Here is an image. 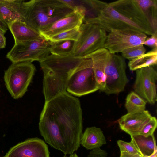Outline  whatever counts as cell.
<instances>
[{
  "label": "cell",
  "mask_w": 157,
  "mask_h": 157,
  "mask_svg": "<svg viewBox=\"0 0 157 157\" xmlns=\"http://www.w3.org/2000/svg\"><path fill=\"white\" fill-rule=\"evenodd\" d=\"M95 15L85 18L106 32L133 29L146 35L154 32L150 21L136 0H119L109 3L97 0H85Z\"/></svg>",
  "instance_id": "obj_1"
},
{
  "label": "cell",
  "mask_w": 157,
  "mask_h": 157,
  "mask_svg": "<svg viewBox=\"0 0 157 157\" xmlns=\"http://www.w3.org/2000/svg\"><path fill=\"white\" fill-rule=\"evenodd\" d=\"M44 104L55 117L58 141L62 151L66 155L73 154L80 146L83 133L82 111L78 99L67 92Z\"/></svg>",
  "instance_id": "obj_2"
},
{
  "label": "cell",
  "mask_w": 157,
  "mask_h": 157,
  "mask_svg": "<svg viewBox=\"0 0 157 157\" xmlns=\"http://www.w3.org/2000/svg\"><path fill=\"white\" fill-rule=\"evenodd\" d=\"M84 58L72 55H49L39 62L43 72V92L45 103L66 92L71 75Z\"/></svg>",
  "instance_id": "obj_3"
},
{
  "label": "cell",
  "mask_w": 157,
  "mask_h": 157,
  "mask_svg": "<svg viewBox=\"0 0 157 157\" xmlns=\"http://www.w3.org/2000/svg\"><path fill=\"white\" fill-rule=\"evenodd\" d=\"M74 10L61 0H31L23 2L24 22L39 33Z\"/></svg>",
  "instance_id": "obj_4"
},
{
  "label": "cell",
  "mask_w": 157,
  "mask_h": 157,
  "mask_svg": "<svg viewBox=\"0 0 157 157\" xmlns=\"http://www.w3.org/2000/svg\"><path fill=\"white\" fill-rule=\"evenodd\" d=\"M36 71L31 62L12 63L4 71L5 85L15 99L22 98L28 90Z\"/></svg>",
  "instance_id": "obj_5"
},
{
  "label": "cell",
  "mask_w": 157,
  "mask_h": 157,
  "mask_svg": "<svg viewBox=\"0 0 157 157\" xmlns=\"http://www.w3.org/2000/svg\"><path fill=\"white\" fill-rule=\"evenodd\" d=\"M80 34L75 41L72 55L83 57L104 48L106 39V32L97 25L84 21L80 26Z\"/></svg>",
  "instance_id": "obj_6"
},
{
  "label": "cell",
  "mask_w": 157,
  "mask_h": 157,
  "mask_svg": "<svg viewBox=\"0 0 157 157\" xmlns=\"http://www.w3.org/2000/svg\"><path fill=\"white\" fill-rule=\"evenodd\" d=\"M98 90L92 60L84 58L70 77L66 91L75 96H81Z\"/></svg>",
  "instance_id": "obj_7"
},
{
  "label": "cell",
  "mask_w": 157,
  "mask_h": 157,
  "mask_svg": "<svg viewBox=\"0 0 157 157\" xmlns=\"http://www.w3.org/2000/svg\"><path fill=\"white\" fill-rule=\"evenodd\" d=\"M50 42L43 38L15 43L6 57L12 63L40 60L50 53Z\"/></svg>",
  "instance_id": "obj_8"
},
{
  "label": "cell",
  "mask_w": 157,
  "mask_h": 157,
  "mask_svg": "<svg viewBox=\"0 0 157 157\" xmlns=\"http://www.w3.org/2000/svg\"><path fill=\"white\" fill-rule=\"evenodd\" d=\"M126 64L122 56L110 52L106 60L105 88L103 92L107 94L123 91L128 82L126 70Z\"/></svg>",
  "instance_id": "obj_9"
},
{
  "label": "cell",
  "mask_w": 157,
  "mask_h": 157,
  "mask_svg": "<svg viewBox=\"0 0 157 157\" xmlns=\"http://www.w3.org/2000/svg\"><path fill=\"white\" fill-rule=\"evenodd\" d=\"M147 38L145 34L135 29L113 30L107 35L104 48L111 54L121 53L127 49L143 44Z\"/></svg>",
  "instance_id": "obj_10"
},
{
  "label": "cell",
  "mask_w": 157,
  "mask_h": 157,
  "mask_svg": "<svg viewBox=\"0 0 157 157\" xmlns=\"http://www.w3.org/2000/svg\"><path fill=\"white\" fill-rule=\"evenodd\" d=\"M136 71V78L133 87L135 92L146 102L154 104L157 100L156 71L152 66Z\"/></svg>",
  "instance_id": "obj_11"
},
{
  "label": "cell",
  "mask_w": 157,
  "mask_h": 157,
  "mask_svg": "<svg viewBox=\"0 0 157 157\" xmlns=\"http://www.w3.org/2000/svg\"><path fill=\"white\" fill-rule=\"evenodd\" d=\"M86 13V8L83 3L75 8L73 12L57 21L49 28L39 33L42 37L48 40L54 35L81 26Z\"/></svg>",
  "instance_id": "obj_12"
},
{
  "label": "cell",
  "mask_w": 157,
  "mask_h": 157,
  "mask_svg": "<svg viewBox=\"0 0 157 157\" xmlns=\"http://www.w3.org/2000/svg\"><path fill=\"white\" fill-rule=\"evenodd\" d=\"M2 157H50L45 142L38 138H32L19 143L11 147Z\"/></svg>",
  "instance_id": "obj_13"
},
{
  "label": "cell",
  "mask_w": 157,
  "mask_h": 157,
  "mask_svg": "<svg viewBox=\"0 0 157 157\" xmlns=\"http://www.w3.org/2000/svg\"><path fill=\"white\" fill-rule=\"evenodd\" d=\"M151 116L147 110L136 113H128L118 120L120 128L131 136L139 134L144 126Z\"/></svg>",
  "instance_id": "obj_14"
},
{
  "label": "cell",
  "mask_w": 157,
  "mask_h": 157,
  "mask_svg": "<svg viewBox=\"0 0 157 157\" xmlns=\"http://www.w3.org/2000/svg\"><path fill=\"white\" fill-rule=\"evenodd\" d=\"M110 52L103 48L83 57L90 58L92 61L93 69L99 90L103 91L105 89L106 76L105 67L107 58Z\"/></svg>",
  "instance_id": "obj_15"
},
{
  "label": "cell",
  "mask_w": 157,
  "mask_h": 157,
  "mask_svg": "<svg viewBox=\"0 0 157 157\" xmlns=\"http://www.w3.org/2000/svg\"><path fill=\"white\" fill-rule=\"evenodd\" d=\"M23 0H0V17L7 25L16 21L24 22Z\"/></svg>",
  "instance_id": "obj_16"
},
{
  "label": "cell",
  "mask_w": 157,
  "mask_h": 157,
  "mask_svg": "<svg viewBox=\"0 0 157 157\" xmlns=\"http://www.w3.org/2000/svg\"><path fill=\"white\" fill-rule=\"evenodd\" d=\"M8 27L13 36L15 43L43 38L39 32L22 21H14L9 24Z\"/></svg>",
  "instance_id": "obj_17"
},
{
  "label": "cell",
  "mask_w": 157,
  "mask_h": 157,
  "mask_svg": "<svg viewBox=\"0 0 157 157\" xmlns=\"http://www.w3.org/2000/svg\"><path fill=\"white\" fill-rule=\"evenodd\" d=\"M80 145L87 150H92L106 144L103 131L99 128L93 126L87 128L81 137Z\"/></svg>",
  "instance_id": "obj_18"
},
{
  "label": "cell",
  "mask_w": 157,
  "mask_h": 157,
  "mask_svg": "<svg viewBox=\"0 0 157 157\" xmlns=\"http://www.w3.org/2000/svg\"><path fill=\"white\" fill-rule=\"evenodd\" d=\"M131 137V141L142 157H157V146L154 134L147 136L137 134Z\"/></svg>",
  "instance_id": "obj_19"
},
{
  "label": "cell",
  "mask_w": 157,
  "mask_h": 157,
  "mask_svg": "<svg viewBox=\"0 0 157 157\" xmlns=\"http://www.w3.org/2000/svg\"><path fill=\"white\" fill-rule=\"evenodd\" d=\"M157 63V48L129 61L130 70L136 71L142 68L155 65Z\"/></svg>",
  "instance_id": "obj_20"
},
{
  "label": "cell",
  "mask_w": 157,
  "mask_h": 157,
  "mask_svg": "<svg viewBox=\"0 0 157 157\" xmlns=\"http://www.w3.org/2000/svg\"><path fill=\"white\" fill-rule=\"evenodd\" d=\"M146 101L135 92H131L127 96L125 107L128 113L141 112L145 110Z\"/></svg>",
  "instance_id": "obj_21"
},
{
  "label": "cell",
  "mask_w": 157,
  "mask_h": 157,
  "mask_svg": "<svg viewBox=\"0 0 157 157\" xmlns=\"http://www.w3.org/2000/svg\"><path fill=\"white\" fill-rule=\"evenodd\" d=\"M75 41L65 40L50 43V52L52 54L59 56L72 55Z\"/></svg>",
  "instance_id": "obj_22"
},
{
  "label": "cell",
  "mask_w": 157,
  "mask_h": 157,
  "mask_svg": "<svg viewBox=\"0 0 157 157\" xmlns=\"http://www.w3.org/2000/svg\"><path fill=\"white\" fill-rule=\"evenodd\" d=\"M80 26H77L72 29L54 35L48 40L51 43L69 40L76 41L78 39L80 33Z\"/></svg>",
  "instance_id": "obj_23"
},
{
  "label": "cell",
  "mask_w": 157,
  "mask_h": 157,
  "mask_svg": "<svg viewBox=\"0 0 157 157\" xmlns=\"http://www.w3.org/2000/svg\"><path fill=\"white\" fill-rule=\"evenodd\" d=\"M146 50L143 44L127 49L121 52L122 57L131 61L145 53Z\"/></svg>",
  "instance_id": "obj_24"
},
{
  "label": "cell",
  "mask_w": 157,
  "mask_h": 157,
  "mask_svg": "<svg viewBox=\"0 0 157 157\" xmlns=\"http://www.w3.org/2000/svg\"><path fill=\"white\" fill-rule=\"evenodd\" d=\"M157 126V120L155 117L151 116L148 121L144 126L139 134L145 136L154 134Z\"/></svg>",
  "instance_id": "obj_25"
},
{
  "label": "cell",
  "mask_w": 157,
  "mask_h": 157,
  "mask_svg": "<svg viewBox=\"0 0 157 157\" xmlns=\"http://www.w3.org/2000/svg\"><path fill=\"white\" fill-rule=\"evenodd\" d=\"M117 143L120 152L124 151L141 155L131 141L130 142H127L121 140H119L117 141Z\"/></svg>",
  "instance_id": "obj_26"
},
{
  "label": "cell",
  "mask_w": 157,
  "mask_h": 157,
  "mask_svg": "<svg viewBox=\"0 0 157 157\" xmlns=\"http://www.w3.org/2000/svg\"><path fill=\"white\" fill-rule=\"evenodd\" d=\"M87 157H108V153L100 148L91 150Z\"/></svg>",
  "instance_id": "obj_27"
},
{
  "label": "cell",
  "mask_w": 157,
  "mask_h": 157,
  "mask_svg": "<svg viewBox=\"0 0 157 157\" xmlns=\"http://www.w3.org/2000/svg\"><path fill=\"white\" fill-rule=\"evenodd\" d=\"M143 45L152 47L153 48H157V33L154 34L151 37L146 38Z\"/></svg>",
  "instance_id": "obj_28"
},
{
  "label": "cell",
  "mask_w": 157,
  "mask_h": 157,
  "mask_svg": "<svg viewBox=\"0 0 157 157\" xmlns=\"http://www.w3.org/2000/svg\"><path fill=\"white\" fill-rule=\"evenodd\" d=\"M5 33L0 29V49L4 48L6 45V38Z\"/></svg>",
  "instance_id": "obj_29"
},
{
  "label": "cell",
  "mask_w": 157,
  "mask_h": 157,
  "mask_svg": "<svg viewBox=\"0 0 157 157\" xmlns=\"http://www.w3.org/2000/svg\"><path fill=\"white\" fill-rule=\"evenodd\" d=\"M120 157H142L139 154H134L126 152H120Z\"/></svg>",
  "instance_id": "obj_30"
},
{
  "label": "cell",
  "mask_w": 157,
  "mask_h": 157,
  "mask_svg": "<svg viewBox=\"0 0 157 157\" xmlns=\"http://www.w3.org/2000/svg\"><path fill=\"white\" fill-rule=\"evenodd\" d=\"M8 29L7 25L0 17V29L5 33Z\"/></svg>",
  "instance_id": "obj_31"
},
{
  "label": "cell",
  "mask_w": 157,
  "mask_h": 157,
  "mask_svg": "<svg viewBox=\"0 0 157 157\" xmlns=\"http://www.w3.org/2000/svg\"><path fill=\"white\" fill-rule=\"evenodd\" d=\"M68 157H79L78 155L75 153L70 155Z\"/></svg>",
  "instance_id": "obj_32"
}]
</instances>
